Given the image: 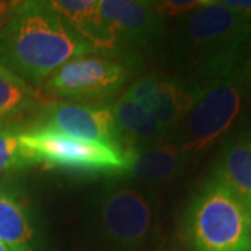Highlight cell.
<instances>
[{
  "mask_svg": "<svg viewBox=\"0 0 251 251\" xmlns=\"http://www.w3.org/2000/svg\"><path fill=\"white\" fill-rule=\"evenodd\" d=\"M0 251H13V249H10L9 246H6L3 242H0Z\"/></svg>",
  "mask_w": 251,
  "mask_h": 251,
  "instance_id": "44dd1931",
  "label": "cell"
},
{
  "mask_svg": "<svg viewBox=\"0 0 251 251\" xmlns=\"http://www.w3.org/2000/svg\"><path fill=\"white\" fill-rule=\"evenodd\" d=\"M247 64H249V67L251 69V53H250V56H249V59H247Z\"/></svg>",
  "mask_w": 251,
  "mask_h": 251,
  "instance_id": "7402d4cb",
  "label": "cell"
},
{
  "mask_svg": "<svg viewBox=\"0 0 251 251\" xmlns=\"http://www.w3.org/2000/svg\"><path fill=\"white\" fill-rule=\"evenodd\" d=\"M184 232L193 251H251L250 215L215 176L190 201Z\"/></svg>",
  "mask_w": 251,
  "mask_h": 251,
  "instance_id": "277c9868",
  "label": "cell"
},
{
  "mask_svg": "<svg viewBox=\"0 0 251 251\" xmlns=\"http://www.w3.org/2000/svg\"><path fill=\"white\" fill-rule=\"evenodd\" d=\"M90 53L92 46L50 1H14L0 29V64L32 87H41L64 63Z\"/></svg>",
  "mask_w": 251,
  "mask_h": 251,
  "instance_id": "6da1fadb",
  "label": "cell"
},
{
  "mask_svg": "<svg viewBox=\"0 0 251 251\" xmlns=\"http://www.w3.org/2000/svg\"><path fill=\"white\" fill-rule=\"evenodd\" d=\"M13 6H14L13 1H0V29L4 25V23H6L7 17H9Z\"/></svg>",
  "mask_w": 251,
  "mask_h": 251,
  "instance_id": "ffe728a7",
  "label": "cell"
},
{
  "mask_svg": "<svg viewBox=\"0 0 251 251\" xmlns=\"http://www.w3.org/2000/svg\"><path fill=\"white\" fill-rule=\"evenodd\" d=\"M39 99L35 87L0 64V125L38 106Z\"/></svg>",
  "mask_w": 251,
  "mask_h": 251,
  "instance_id": "2e32d148",
  "label": "cell"
},
{
  "mask_svg": "<svg viewBox=\"0 0 251 251\" xmlns=\"http://www.w3.org/2000/svg\"><path fill=\"white\" fill-rule=\"evenodd\" d=\"M94 219L98 232L109 244L119 249H135L151 232L153 212L140 190L112 186L97 197Z\"/></svg>",
  "mask_w": 251,
  "mask_h": 251,
  "instance_id": "8992f818",
  "label": "cell"
},
{
  "mask_svg": "<svg viewBox=\"0 0 251 251\" xmlns=\"http://www.w3.org/2000/svg\"><path fill=\"white\" fill-rule=\"evenodd\" d=\"M38 126L81 141L123 148L117 138L110 108L105 105L52 102L45 105L42 123Z\"/></svg>",
  "mask_w": 251,
  "mask_h": 251,
  "instance_id": "9c48e42d",
  "label": "cell"
},
{
  "mask_svg": "<svg viewBox=\"0 0 251 251\" xmlns=\"http://www.w3.org/2000/svg\"><path fill=\"white\" fill-rule=\"evenodd\" d=\"M194 90L197 91L196 103L169 137L187 159L219 140L249 103L251 69L246 60L239 69Z\"/></svg>",
  "mask_w": 251,
  "mask_h": 251,
  "instance_id": "3957f363",
  "label": "cell"
},
{
  "mask_svg": "<svg viewBox=\"0 0 251 251\" xmlns=\"http://www.w3.org/2000/svg\"><path fill=\"white\" fill-rule=\"evenodd\" d=\"M225 7L251 24V0H219Z\"/></svg>",
  "mask_w": 251,
  "mask_h": 251,
  "instance_id": "d6986e66",
  "label": "cell"
},
{
  "mask_svg": "<svg viewBox=\"0 0 251 251\" xmlns=\"http://www.w3.org/2000/svg\"><path fill=\"white\" fill-rule=\"evenodd\" d=\"M187 161L179 145L168 138L131 152V163L127 175L145 181H163L180 173Z\"/></svg>",
  "mask_w": 251,
  "mask_h": 251,
  "instance_id": "5bb4252c",
  "label": "cell"
},
{
  "mask_svg": "<svg viewBox=\"0 0 251 251\" xmlns=\"http://www.w3.org/2000/svg\"><path fill=\"white\" fill-rule=\"evenodd\" d=\"M126 94L140 103L171 137L196 103L197 91L179 80L145 75L128 87Z\"/></svg>",
  "mask_w": 251,
  "mask_h": 251,
  "instance_id": "30bf717a",
  "label": "cell"
},
{
  "mask_svg": "<svg viewBox=\"0 0 251 251\" xmlns=\"http://www.w3.org/2000/svg\"><path fill=\"white\" fill-rule=\"evenodd\" d=\"M122 63L105 56H81L64 63L41 85L48 98L95 100L115 94L127 80Z\"/></svg>",
  "mask_w": 251,
  "mask_h": 251,
  "instance_id": "52a82bcc",
  "label": "cell"
},
{
  "mask_svg": "<svg viewBox=\"0 0 251 251\" xmlns=\"http://www.w3.org/2000/svg\"><path fill=\"white\" fill-rule=\"evenodd\" d=\"M34 227L27 208L14 194L0 188V242L10 249H27Z\"/></svg>",
  "mask_w": 251,
  "mask_h": 251,
  "instance_id": "9a60e30c",
  "label": "cell"
},
{
  "mask_svg": "<svg viewBox=\"0 0 251 251\" xmlns=\"http://www.w3.org/2000/svg\"><path fill=\"white\" fill-rule=\"evenodd\" d=\"M13 251H28V249H16V250Z\"/></svg>",
  "mask_w": 251,
  "mask_h": 251,
  "instance_id": "603a6c76",
  "label": "cell"
},
{
  "mask_svg": "<svg viewBox=\"0 0 251 251\" xmlns=\"http://www.w3.org/2000/svg\"><path fill=\"white\" fill-rule=\"evenodd\" d=\"M214 176L233 193L251 218V127L225 144Z\"/></svg>",
  "mask_w": 251,
  "mask_h": 251,
  "instance_id": "7c38bea8",
  "label": "cell"
},
{
  "mask_svg": "<svg viewBox=\"0 0 251 251\" xmlns=\"http://www.w3.org/2000/svg\"><path fill=\"white\" fill-rule=\"evenodd\" d=\"M50 4L92 46L94 52H115V42L100 14L99 0H54Z\"/></svg>",
  "mask_w": 251,
  "mask_h": 251,
  "instance_id": "4fadbf2b",
  "label": "cell"
},
{
  "mask_svg": "<svg viewBox=\"0 0 251 251\" xmlns=\"http://www.w3.org/2000/svg\"><path fill=\"white\" fill-rule=\"evenodd\" d=\"M99 10L115 42V52L150 50L163 34V20L153 1L99 0Z\"/></svg>",
  "mask_w": 251,
  "mask_h": 251,
  "instance_id": "ba28073f",
  "label": "cell"
},
{
  "mask_svg": "<svg viewBox=\"0 0 251 251\" xmlns=\"http://www.w3.org/2000/svg\"><path fill=\"white\" fill-rule=\"evenodd\" d=\"M110 108L120 145L134 152L168 140L169 134L145 109L123 94Z\"/></svg>",
  "mask_w": 251,
  "mask_h": 251,
  "instance_id": "8fae6325",
  "label": "cell"
},
{
  "mask_svg": "<svg viewBox=\"0 0 251 251\" xmlns=\"http://www.w3.org/2000/svg\"><path fill=\"white\" fill-rule=\"evenodd\" d=\"M21 152L27 165L78 175L128 173L131 152L120 147L87 143L34 126L20 133Z\"/></svg>",
  "mask_w": 251,
  "mask_h": 251,
  "instance_id": "5b68a950",
  "label": "cell"
},
{
  "mask_svg": "<svg viewBox=\"0 0 251 251\" xmlns=\"http://www.w3.org/2000/svg\"><path fill=\"white\" fill-rule=\"evenodd\" d=\"M251 53V24L219 0L177 18L172 60L180 82L200 88L232 73Z\"/></svg>",
  "mask_w": 251,
  "mask_h": 251,
  "instance_id": "7a4b0ae2",
  "label": "cell"
},
{
  "mask_svg": "<svg viewBox=\"0 0 251 251\" xmlns=\"http://www.w3.org/2000/svg\"><path fill=\"white\" fill-rule=\"evenodd\" d=\"M208 3L209 0H165V1H153V7L156 10L158 16L163 20L168 17H183Z\"/></svg>",
  "mask_w": 251,
  "mask_h": 251,
  "instance_id": "ac0fdd59",
  "label": "cell"
},
{
  "mask_svg": "<svg viewBox=\"0 0 251 251\" xmlns=\"http://www.w3.org/2000/svg\"><path fill=\"white\" fill-rule=\"evenodd\" d=\"M21 128L11 123L0 125V173L27 166L20 145Z\"/></svg>",
  "mask_w": 251,
  "mask_h": 251,
  "instance_id": "e0dca14e",
  "label": "cell"
}]
</instances>
